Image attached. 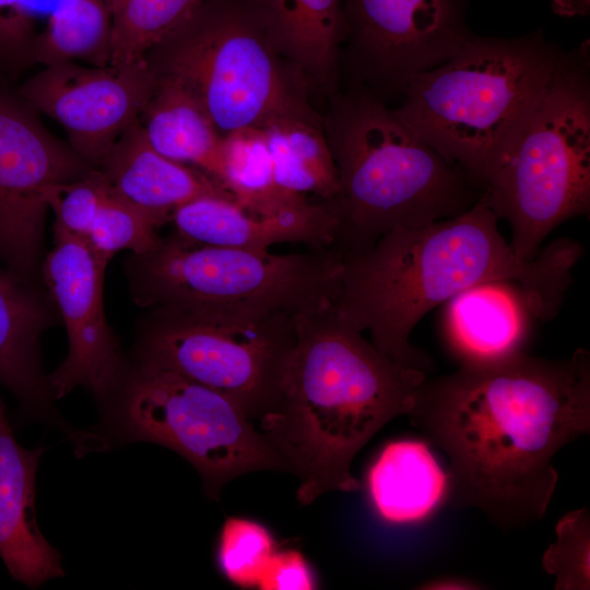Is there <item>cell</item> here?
<instances>
[{"mask_svg":"<svg viewBox=\"0 0 590 590\" xmlns=\"http://www.w3.org/2000/svg\"><path fill=\"white\" fill-rule=\"evenodd\" d=\"M406 416L448 458L450 505L504 530L531 524L555 493V455L590 432V353L460 363L426 376Z\"/></svg>","mask_w":590,"mask_h":590,"instance_id":"obj_1","label":"cell"},{"mask_svg":"<svg viewBox=\"0 0 590 590\" xmlns=\"http://www.w3.org/2000/svg\"><path fill=\"white\" fill-rule=\"evenodd\" d=\"M483 194L463 213L420 228H396L366 252L342 258L339 312L396 363L427 371L429 358L410 337L436 306L472 286L508 281L520 288L534 318L558 312L582 246L558 238L532 260L519 259Z\"/></svg>","mask_w":590,"mask_h":590,"instance_id":"obj_2","label":"cell"},{"mask_svg":"<svg viewBox=\"0 0 590 590\" xmlns=\"http://www.w3.org/2000/svg\"><path fill=\"white\" fill-rule=\"evenodd\" d=\"M295 342L263 433L299 480L308 506L362 484L354 458L388 422L408 415L427 374L399 365L367 341L334 303L294 316Z\"/></svg>","mask_w":590,"mask_h":590,"instance_id":"obj_3","label":"cell"},{"mask_svg":"<svg viewBox=\"0 0 590 590\" xmlns=\"http://www.w3.org/2000/svg\"><path fill=\"white\" fill-rule=\"evenodd\" d=\"M321 118L339 182L331 248L342 258L368 251L392 229L457 216L483 194L365 88L333 95Z\"/></svg>","mask_w":590,"mask_h":590,"instance_id":"obj_4","label":"cell"},{"mask_svg":"<svg viewBox=\"0 0 590 590\" xmlns=\"http://www.w3.org/2000/svg\"><path fill=\"white\" fill-rule=\"evenodd\" d=\"M562 51L542 34H471L404 86L399 119L483 191L521 135Z\"/></svg>","mask_w":590,"mask_h":590,"instance_id":"obj_5","label":"cell"},{"mask_svg":"<svg viewBox=\"0 0 590 590\" xmlns=\"http://www.w3.org/2000/svg\"><path fill=\"white\" fill-rule=\"evenodd\" d=\"M342 268L332 248L279 255L200 244L174 232L152 250L132 253L125 269L140 307L255 322L335 303Z\"/></svg>","mask_w":590,"mask_h":590,"instance_id":"obj_6","label":"cell"},{"mask_svg":"<svg viewBox=\"0 0 590 590\" xmlns=\"http://www.w3.org/2000/svg\"><path fill=\"white\" fill-rule=\"evenodd\" d=\"M144 59L180 82L223 138L270 120L316 111L309 85L281 55L247 0H204Z\"/></svg>","mask_w":590,"mask_h":590,"instance_id":"obj_7","label":"cell"},{"mask_svg":"<svg viewBox=\"0 0 590 590\" xmlns=\"http://www.w3.org/2000/svg\"><path fill=\"white\" fill-rule=\"evenodd\" d=\"M521 260L534 259L547 236L590 209L588 52H560L521 135L483 191Z\"/></svg>","mask_w":590,"mask_h":590,"instance_id":"obj_8","label":"cell"},{"mask_svg":"<svg viewBox=\"0 0 590 590\" xmlns=\"http://www.w3.org/2000/svg\"><path fill=\"white\" fill-rule=\"evenodd\" d=\"M107 401L120 438L180 455L197 470L211 499L241 474L291 472L236 402L172 370L137 361Z\"/></svg>","mask_w":590,"mask_h":590,"instance_id":"obj_9","label":"cell"},{"mask_svg":"<svg viewBox=\"0 0 590 590\" xmlns=\"http://www.w3.org/2000/svg\"><path fill=\"white\" fill-rule=\"evenodd\" d=\"M295 342L294 316L238 322L150 308L138 362L177 373L236 402L253 422L273 405Z\"/></svg>","mask_w":590,"mask_h":590,"instance_id":"obj_10","label":"cell"},{"mask_svg":"<svg viewBox=\"0 0 590 590\" xmlns=\"http://www.w3.org/2000/svg\"><path fill=\"white\" fill-rule=\"evenodd\" d=\"M93 169L15 91L0 90V266L40 276L47 190Z\"/></svg>","mask_w":590,"mask_h":590,"instance_id":"obj_11","label":"cell"},{"mask_svg":"<svg viewBox=\"0 0 590 590\" xmlns=\"http://www.w3.org/2000/svg\"><path fill=\"white\" fill-rule=\"evenodd\" d=\"M157 83L144 58L105 67L66 61L44 67L14 91L58 121L68 144L98 168L121 133L139 118Z\"/></svg>","mask_w":590,"mask_h":590,"instance_id":"obj_12","label":"cell"},{"mask_svg":"<svg viewBox=\"0 0 590 590\" xmlns=\"http://www.w3.org/2000/svg\"><path fill=\"white\" fill-rule=\"evenodd\" d=\"M349 51L370 84L402 92L471 36L463 0H344Z\"/></svg>","mask_w":590,"mask_h":590,"instance_id":"obj_13","label":"cell"},{"mask_svg":"<svg viewBox=\"0 0 590 590\" xmlns=\"http://www.w3.org/2000/svg\"><path fill=\"white\" fill-rule=\"evenodd\" d=\"M107 263L86 238L64 235H55L54 247L42 261V282L69 340L67 357L47 376L52 398L84 387L107 401L125 374L119 343L104 311Z\"/></svg>","mask_w":590,"mask_h":590,"instance_id":"obj_14","label":"cell"},{"mask_svg":"<svg viewBox=\"0 0 590 590\" xmlns=\"http://www.w3.org/2000/svg\"><path fill=\"white\" fill-rule=\"evenodd\" d=\"M170 222L175 233L196 243L266 251L283 243L331 248L338 214L332 201L317 200L262 216L246 212L231 198L205 196L176 209Z\"/></svg>","mask_w":590,"mask_h":590,"instance_id":"obj_15","label":"cell"},{"mask_svg":"<svg viewBox=\"0 0 590 590\" xmlns=\"http://www.w3.org/2000/svg\"><path fill=\"white\" fill-rule=\"evenodd\" d=\"M43 452L19 444L0 397V557L11 577L30 588L64 575L58 551L36 521L35 476Z\"/></svg>","mask_w":590,"mask_h":590,"instance_id":"obj_16","label":"cell"},{"mask_svg":"<svg viewBox=\"0 0 590 590\" xmlns=\"http://www.w3.org/2000/svg\"><path fill=\"white\" fill-rule=\"evenodd\" d=\"M98 169L117 194L162 225L170 222L176 209L194 199L221 196L233 200L206 173L160 154L145 138L139 118L117 139Z\"/></svg>","mask_w":590,"mask_h":590,"instance_id":"obj_17","label":"cell"},{"mask_svg":"<svg viewBox=\"0 0 590 590\" xmlns=\"http://www.w3.org/2000/svg\"><path fill=\"white\" fill-rule=\"evenodd\" d=\"M47 290L0 266V384L38 414H49L50 392L39 339L60 319Z\"/></svg>","mask_w":590,"mask_h":590,"instance_id":"obj_18","label":"cell"},{"mask_svg":"<svg viewBox=\"0 0 590 590\" xmlns=\"http://www.w3.org/2000/svg\"><path fill=\"white\" fill-rule=\"evenodd\" d=\"M445 304L447 342L460 363L523 350L529 318L533 315L515 283L485 282L458 293Z\"/></svg>","mask_w":590,"mask_h":590,"instance_id":"obj_19","label":"cell"},{"mask_svg":"<svg viewBox=\"0 0 590 590\" xmlns=\"http://www.w3.org/2000/svg\"><path fill=\"white\" fill-rule=\"evenodd\" d=\"M281 55L308 85L334 84L346 38L341 0H247Z\"/></svg>","mask_w":590,"mask_h":590,"instance_id":"obj_20","label":"cell"},{"mask_svg":"<svg viewBox=\"0 0 590 590\" xmlns=\"http://www.w3.org/2000/svg\"><path fill=\"white\" fill-rule=\"evenodd\" d=\"M366 487L384 521L410 524L427 519L447 502L449 479L425 441L400 439L379 452L367 472Z\"/></svg>","mask_w":590,"mask_h":590,"instance_id":"obj_21","label":"cell"},{"mask_svg":"<svg viewBox=\"0 0 590 590\" xmlns=\"http://www.w3.org/2000/svg\"><path fill=\"white\" fill-rule=\"evenodd\" d=\"M139 122L160 154L215 179L222 137L201 103L176 79L157 75Z\"/></svg>","mask_w":590,"mask_h":590,"instance_id":"obj_22","label":"cell"},{"mask_svg":"<svg viewBox=\"0 0 590 590\" xmlns=\"http://www.w3.org/2000/svg\"><path fill=\"white\" fill-rule=\"evenodd\" d=\"M261 129L280 190L295 199L312 194L318 200L333 202L339 189L338 173L321 116L317 113L281 116Z\"/></svg>","mask_w":590,"mask_h":590,"instance_id":"obj_23","label":"cell"},{"mask_svg":"<svg viewBox=\"0 0 590 590\" xmlns=\"http://www.w3.org/2000/svg\"><path fill=\"white\" fill-rule=\"evenodd\" d=\"M111 37V0H60L36 36L34 64L84 61L108 66Z\"/></svg>","mask_w":590,"mask_h":590,"instance_id":"obj_24","label":"cell"},{"mask_svg":"<svg viewBox=\"0 0 590 590\" xmlns=\"http://www.w3.org/2000/svg\"><path fill=\"white\" fill-rule=\"evenodd\" d=\"M215 179L250 214L269 216L302 205L276 186L262 129H238L222 138Z\"/></svg>","mask_w":590,"mask_h":590,"instance_id":"obj_25","label":"cell"},{"mask_svg":"<svg viewBox=\"0 0 590 590\" xmlns=\"http://www.w3.org/2000/svg\"><path fill=\"white\" fill-rule=\"evenodd\" d=\"M204 0H111L110 64L129 63L188 19Z\"/></svg>","mask_w":590,"mask_h":590,"instance_id":"obj_26","label":"cell"},{"mask_svg":"<svg viewBox=\"0 0 590 590\" xmlns=\"http://www.w3.org/2000/svg\"><path fill=\"white\" fill-rule=\"evenodd\" d=\"M161 226L154 216L121 198L110 187L86 239L109 261L123 249L141 255L155 248L162 239L157 235Z\"/></svg>","mask_w":590,"mask_h":590,"instance_id":"obj_27","label":"cell"},{"mask_svg":"<svg viewBox=\"0 0 590 590\" xmlns=\"http://www.w3.org/2000/svg\"><path fill=\"white\" fill-rule=\"evenodd\" d=\"M274 552V540L262 524L238 517L225 520L216 557L220 569L231 582L241 588L257 587Z\"/></svg>","mask_w":590,"mask_h":590,"instance_id":"obj_28","label":"cell"},{"mask_svg":"<svg viewBox=\"0 0 590 590\" xmlns=\"http://www.w3.org/2000/svg\"><path fill=\"white\" fill-rule=\"evenodd\" d=\"M556 540L542 556L543 569L555 577L556 590L590 588V514L571 510L555 526Z\"/></svg>","mask_w":590,"mask_h":590,"instance_id":"obj_29","label":"cell"},{"mask_svg":"<svg viewBox=\"0 0 590 590\" xmlns=\"http://www.w3.org/2000/svg\"><path fill=\"white\" fill-rule=\"evenodd\" d=\"M110 186L98 168L72 181L52 185L46 204L55 215L54 234L86 238Z\"/></svg>","mask_w":590,"mask_h":590,"instance_id":"obj_30","label":"cell"},{"mask_svg":"<svg viewBox=\"0 0 590 590\" xmlns=\"http://www.w3.org/2000/svg\"><path fill=\"white\" fill-rule=\"evenodd\" d=\"M38 31L24 0H0V80L16 81L34 64Z\"/></svg>","mask_w":590,"mask_h":590,"instance_id":"obj_31","label":"cell"},{"mask_svg":"<svg viewBox=\"0 0 590 590\" xmlns=\"http://www.w3.org/2000/svg\"><path fill=\"white\" fill-rule=\"evenodd\" d=\"M261 590L316 589L314 575L296 550L275 551L269 558L257 586Z\"/></svg>","mask_w":590,"mask_h":590,"instance_id":"obj_32","label":"cell"},{"mask_svg":"<svg viewBox=\"0 0 590 590\" xmlns=\"http://www.w3.org/2000/svg\"><path fill=\"white\" fill-rule=\"evenodd\" d=\"M418 588L426 589V590H448V589L471 590V589H480L481 586L480 583L464 577L444 576V577H436V578L426 580Z\"/></svg>","mask_w":590,"mask_h":590,"instance_id":"obj_33","label":"cell"},{"mask_svg":"<svg viewBox=\"0 0 590 590\" xmlns=\"http://www.w3.org/2000/svg\"><path fill=\"white\" fill-rule=\"evenodd\" d=\"M552 7L559 15H585L589 12L590 0H552Z\"/></svg>","mask_w":590,"mask_h":590,"instance_id":"obj_34","label":"cell"}]
</instances>
